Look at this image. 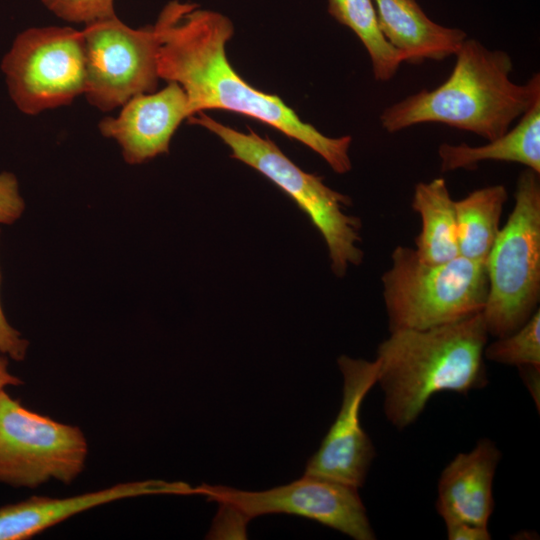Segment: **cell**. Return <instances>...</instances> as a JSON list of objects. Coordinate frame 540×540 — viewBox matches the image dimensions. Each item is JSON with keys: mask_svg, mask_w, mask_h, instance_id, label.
Returning a JSON list of instances; mask_svg holds the SVG:
<instances>
[{"mask_svg": "<svg viewBox=\"0 0 540 540\" xmlns=\"http://www.w3.org/2000/svg\"><path fill=\"white\" fill-rule=\"evenodd\" d=\"M327 11L362 42L371 60L374 78L378 81L392 79L404 59L383 36L373 0H327Z\"/></svg>", "mask_w": 540, "mask_h": 540, "instance_id": "obj_19", "label": "cell"}, {"mask_svg": "<svg viewBox=\"0 0 540 540\" xmlns=\"http://www.w3.org/2000/svg\"><path fill=\"white\" fill-rule=\"evenodd\" d=\"M449 540H490L488 526H481L465 521L444 520Z\"/></svg>", "mask_w": 540, "mask_h": 540, "instance_id": "obj_24", "label": "cell"}, {"mask_svg": "<svg viewBox=\"0 0 540 540\" xmlns=\"http://www.w3.org/2000/svg\"><path fill=\"white\" fill-rule=\"evenodd\" d=\"M187 120L217 135L231 149L232 158L263 174L308 215L325 240L337 277H343L349 265L362 262L364 253L357 245L361 221L344 211L351 205L350 197L328 187L322 177L300 169L271 139L250 128L248 133L235 130L203 111Z\"/></svg>", "mask_w": 540, "mask_h": 540, "instance_id": "obj_4", "label": "cell"}, {"mask_svg": "<svg viewBox=\"0 0 540 540\" xmlns=\"http://www.w3.org/2000/svg\"><path fill=\"white\" fill-rule=\"evenodd\" d=\"M520 375L539 408V376L540 366L518 367Z\"/></svg>", "mask_w": 540, "mask_h": 540, "instance_id": "obj_25", "label": "cell"}, {"mask_svg": "<svg viewBox=\"0 0 540 540\" xmlns=\"http://www.w3.org/2000/svg\"><path fill=\"white\" fill-rule=\"evenodd\" d=\"M1 68L10 96L23 113L68 105L85 92L83 31L59 26L26 29L14 40Z\"/></svg>", "mask_w": 540, "mask_h": 540, "instance_id": "obj_8", "label": "cell"}, {"mask_svg": "<svg viewBox=\"0 0 540 540\" xmlns=\"http://www.w3.org/2000/svg\"><path fill=\"white\" fill-rule=\"evenodd\" d=\"M337 363L343 377L340 410L318 450L307 461L304 475L359 489L376 455L361 426L360 410L364 398L377 384L378 362L342 355Z\"/></svg>", "mask_w": 540, "mask_h": 540, "instance_id": "obj_11", "label": "cell"}, {"mask_svg": "<svg viewBox=\"0 0 540 540\" xmlns=\"http://www.w3.org/2000/svg\"><path fill=\"white\" fill-rule=\"evenodd\" d=\"M8 365V357L0 353V392L5 390L6 387L23 384V381L19 377L10 373Z\"/></svg>", "mask_w": 540, "mask_h": 540, "instance_id": "obj_26", "label": "cell"}, {"mask_svg": "<svg viewBox=\"0 0 540 540\" xmlns=\"http://www.w3.org/2000/svg\"><path fill=\"white\" fill-rule=\"evenodd\" d=\"M455 56V65L446 81L383 110L380 122L385 131L396 133L432 122L490 141L505 134L540 99L539 73L524 84L513 82V62L507 52L488 49L467 38Z\"/></svg>", "mask_w": 540, "mask_h": 540, "instance_id": "obj_3", "label": "cell"}, {"mask_svg": "<svg viewBox=\"0 0 540 540\" xmlns=\"http://www.w3.org/2000/svg\"><path fill=\"white\" fill-rule=\"evenodd\" d=\"M154 26L160 40L159 77L184 89L190 117L210 109L236 112L306 145L334 172L351 170V136L322 134L279 96L254 88L234 70L226 56L234 26L226 15L173 0L164 6Z\"/></svg>", "mask_w": 540, "mask_h": 540, "instance_id": "obj_1", "label": "cell"}, {"mask_svg": "<svg viewBox=\"0 0 540 540\" xmlns=\"http://www.w3.org/2000/svg\"><path fill=\"white\" fill-rule=\"evenodd\" d=\"M88 444L82 430L24 407L0 392V483L34 489L72 483L84 470Z\"/></svg>", "mask_w": 540, "mask_h": 540, "instance_id": "obj_7", "label": "cell"}, {"mask_svg": "<svg viewBox=\"0 0 540 540\" xmlns=\"http://www.w3.org/2000/svg\"><path fill=\"white\" fill-rule=\"evenodd\" d=\"M501 452L490 439H480L467 453L457 454L442 470L436 509L443 520L488 526L494 510L493 480Z\"/></svg>", "mask_w": 540, "mask_h": 540, "instance_id": "obj_14", "label": "cell"}, {"mask_svg": "<svg viewBox=\"0 0 540 540\" xmlns=\"http://www.w3.org/2000/svg\"><path fill=\"white\" fill-rule=\"evenodd\" d=\"M379 28L404 62L441 61L455 55L467 39L465 31L435 23L417 0H373Z\"/></svg>", "mask_w": 540, "mask_h": 540, "instance_id": "obj_15", "label": "cell"}, {"mask_svg": "<svg viewBox=\"0 0 540 540\" xmlns=\"http://www.w3.org/2000/svg\"><path fill=\"white\" fill-rule=\"evenodd\" d=\"M196 487L182 481L142 480L75 496H33L0 507V540L29 539L91 508L113 501L146 495H196Z\"/></svg>", "mask_w": 540, "mask_h": 540, "instance_id": "obj_13", "label": "cell"}, {"mask_svg": "<svg viewBox=\"0 0 540 540\" xmlns=\"http://www.w3.org/2000/svg\"><path fill=\"white\" fill-rule=\"evenodd\" d=\"M190 117L188 98L176 82L159 91L133 96L116 117L99 123L101 134L114 139L128 164H141L169 151L170 141Z\"/></svg>", "mask_w": 540, "mask_h": 540, "instance_id": "obj_12", "label": "cell"}, {"mask_svg": "<svg viewBox=\"0 0 540 540\" xmlns=\"http://www.w3.org/2000/svg\"><path fill=\"white\" fill-rule=\"evenodd\" d=\"M442 172L472 170L484 161L519 163L540 174V99L502 136L481 146L442 143L438 148Z\"/></svg>", "mask_w": 540, "mask_h": 540, "instance_id": "obj_16", "label": "cell"}, {"mask_svg": "<svg viewBox=\"0 0 540 540\" xmlns=\"http://www.w3.org/2000/svg\"><path fill=\"white\" fill-rule=\"evenodd\" d=\"M381 281L389 331L458 321L482 312L488 294L485 263L461 256L427 263L403 245L392 251Z\"/></svg>", "mask_w": 540, "mask_h": 540, "instance_id": "obj_5", "label": "cell"}, {"mask_svg": "<svg viewBox=\"0 0 540 540\" xmlns=\"http://www.w3.org/2000/svg\"><path fill=\"white\" fill-rule=\"evenodd\" d=\"M487 340L482 312L427 329L390 331L376 356L388 421L404 429L435 394H467L487 386Z\"/></svg>", "mask_w": 540, "mask_h": 540, "instance_id": "obj_2", "label": "cell"}, {"mask_svg": "<svg viewBox=\"0 0 540 540\" xmlns=\"http://www.w3.org/2000/svg\"><path fill=\"white\" fill-rule=\"evenodd\" d=\"M508 193L501 184L479 188L455 201L458 254L485 263L500 231Z\"/></svg>", "mask_w": 540, "mask_h": 540, "instance_id": "obj_18", "label": "cell"}, {"mask_svg": "<svg viewBox=\"0 0 540 540\" xmlns=\"http://www.w3.org/2000/svg\"><path fill=\"white\" fill-rule=\"evenodd\" d=\"M197 495L219 503L227 516L247 522L266 514H289L316 521L355 540H374L358 488L304 475L286 485L245 491L222 485L196 486Z\"/></svg>", "mask_w": 540, "mask_h": 540, "instance_id": "obj_9", "label": "cell"}, {"mask_svg": "<svg viewBox=\"0 0 540 540\" xmlns=\"http://www.w3.org/2000/svg\"><path fill=\"white\" fill-rule=\"evenodd\" d=\"M28 346L29 342L8 323L0 304V353L14 361H22Z\"/></svg>", "mask_w": 540, "mask_h": 540, "instance_id": "obj_23", "label": "cell"}, {"mask_svg": "<svg viewBox=\"0 0 540 540\" xmlns=\"http://www.w3.org/2000/svg\"><path fill=\"white\" fill-rule=\"evenodd\" d=\"M84 95L101 111L156 91L160 40L154 25L132 28L117 16L85 25Z\"/></svg>", "mask_w": 540, "mask_h": 540, "instance_id": "obj_10", "label": "cell"}, {"mask_svg": "<svg viewBox=\"0 0 540 540\" xmlns=\"http://www.w3.org/2000/svg\"><path fill=\"white\" fill-rule=\"evenodd\" d=\"M484 358L517 368L540 366V309L513 333L486 345Z\"/></svg>", "mask_w": 540, "mask_h": 540, "instance_id": "obj_20", "label": "cell"}, {"mask_svg": "<svg viewBox=\"0 0 540 540\" xmlns=\"http://www.w3.org/2000/svg\"><path fill=\"white\" fill-rule=\"evenodd\" d=\"M57 17L85 25L116 16L114 0H41Z\"/></svg>", "mask_w": 540, "mask_h": 540, "instance_id": "obj_21", "label": "cell"}, {"mask_svg": "<svg viewBox=\"0 0 540 540\" xmlns=\"http://www.w3.org/2000/svg\"><path fill=\"white\" fill-rule=\"evenodd\" d=\"M411 206L421 219L415 252L427 263H442L459 256L455 200L444 178L415 185Z\"/></svg>", "mask_w": 540, "mask_h": 540, "instance_id": "obj_17", "label": "cell"}, {"mask_svg": "<svg viewBox=\"0 0 540 540\" xmlns=\"http://www.w3.org/2000/svg\"><path fill=\"white\" fill-rule=\"evenodd\" d=\"M515 204L486 259L488 294L483 319L499 338L525 324L540 301V181L526 168L518 177Z\"/></svg>", "mask_w": 540, "mask_h": 540, "instance_id": "obj_6", "label": "cell"}, {"mask_svg": "<svg viewBox=\"0 0 540 540\" xmlns=\"http://www.w3.org/2000/svg\"><path fill=\"white\" fill-rule=\"evenodd\" d=\"M25 208L14 174L0 173V223L12 224L20 218Z\"/></svg>", "mask_w": 540, "mask_h": 540, "instance_id": "obj_22", "label": "cell"}]
</instances>
